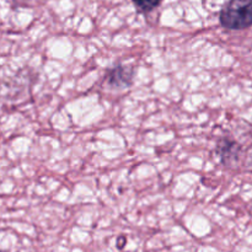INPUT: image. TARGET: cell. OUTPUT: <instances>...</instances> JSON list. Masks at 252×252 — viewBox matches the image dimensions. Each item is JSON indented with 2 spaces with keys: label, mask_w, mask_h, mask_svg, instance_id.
I'll return each instance as SVG.
<instances>
[{
  "label": "cell",
  "mask_w": 252,
  "mask_h": 252,
  "mask_svg": "<svg viewBox=\"0 0 252 252\" xmlns=\"http://www.w3.org/2000/svg\"><path fill=\"white\" fill-rule=\"evenodd\" d=\"M221 26L228 30H245L252 26V0H229L221 9Z\"/></svg>",
  "instance_id": "1"
},
{
  "label": "cell",
  "mask_w": 252,
  "mask_h": 252,
  "mask_svg": "<svg viewBox=\"0 0 252 252\" xmlns=\"http://www.w3.org/2000/svg\"><path fill=\"white\" fill-rule=\"evenodd\" d=\"M134 69L129 65L117 64L106 73L105 80L108 88L112 89H123L128 88L132 84Z\"/></svg>",
  "instance_id": "2"
},
{
  "label": "cell",
  "mask_w": 252,
  "mask_h": 252,
  "mask_svg": "<svg viewBox=\"0 0 252 252\" xmlns=\"http://www.w3.org/2000/svg\"><path fill=\"white\" fill-rule=\"evenodd\" d=\"M240 145L233 139H229V138H223L220 142L218 143V152L219 157L221 158L224 164H230V162L235 161L238 159L239 154H240Z\"/></svg>",
  "instance_id": "3"
},
{
  "label": "cell",
  "mask_w": 252,
  "mask_h": 252,
  "mask_svg": "<svg viewBox=\"0 0 252 252\" xmlns=\"http://www.w3.org/2000/svg\"><path fill=\"white\" fill-rule=\"evenodd\" d=\"M162 0H132L134 6L140 12H150L160 5Z\"/></svg>",
  "instance_id": "4"
},
{
  "label": "cell",
  "mask_w": 252,
  "mask_h": 252,
  "mask_svg": "<svg viewBox=\"0 0 252 252\" xmlns=\"http://www.w3.org/2000/svg\"><path fill=\"white\" fill-rule=\"evenodd\" d=\"M0 252H5V251H1V250H0Z\"/></svg>",
  "instance_id": "5"
}]
</instances>
